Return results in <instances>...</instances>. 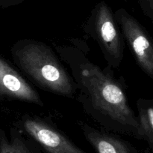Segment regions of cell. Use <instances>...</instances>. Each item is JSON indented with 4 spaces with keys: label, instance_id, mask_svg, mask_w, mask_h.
<instances>
[{
    "label": "cell",
    "instance_id": "cell-6",
    "mask_svg": "<svg viewBox=\"0 0 153 153\" xmlns=\"http://www.w3.org/2000/svg\"><path fill=\"white\" fill-rule=\"evenodd\" d=\"M0 100L20 101L44 106V103L25 77L13 65L0 57Z\"/></svg>",
    "mask_w": 153,
    "mask_h": 153
},
{
    "label": "cell",
    "instance_id": "cell-4",
    "mask_svg": "<svg viewBox=\"0 0 153 153\" xmlns=\"http://www.w3.org/2000/svg\"><path fill=\"white\" fill-rule=\"evenodd\" d=\"M13 125L31 137L43 153H87L47 118L25 113Z\"/></svg>",
    "mask_w": 153,
    "mask_h": 153
},
{
    "label": "cell",
    "instance_id": "cell-1",
    "mask_svg": "<svg viewBox=\"0 0 153 153\" xmlns=\"http://www.w3.org/2000/svg\"><path fill=\"white\" fill-rule=\"evenodd\" d=\"M54 46L59 58L70 68L77 99L85 113L103 130L140 140L137 115L113 68L94 64L78 45Z\"/></svg>",
    "mask_w": 153,
    "mask_h": 153
},
{
    "label": "cell",
    "instance_id": "cell-9",
    "mask_svg": "<svg viewBox=\"0 0 153 153\" xmlns=\"http://www.w3.org/2000/svg\"><path fill=\"white\" fill-rule=\"evenodd\" d=\"M137 121L140 128V140L153 149V100L140 98L136 101Z\"/></svg>",
    "mask_w": 153,
    "mask_h": 153
},
{
    "label": "cell",
    "instance_id": "cell-10",
    "mask_svg": "<svg viewBox=\"0 0 153 153\" xmlns=\"http://www.w3.org/2000/svg\"><path fill=\"white\" fill-rule=\"evenodd\" d=\"M143 14L153 22V0H137Z\"/></svg>",
    "mask_w": 153,
    "mask_h": 153
},
{
    "label": "cell",
    "instance_id": "cell-7",
    "mask_svg": "<svg viewBox=\"0 0 153 153\" xmlns=\"http://www.w3.org/2000/svg\"><path fill=\"white\" fill-rule=\"evenodd\" d=\"M79 125L84 137L97 153H143L117 134L98 129L84 122Z\"/></svg>",
    "mask_w": 153,
    "mask_h": 153
},
{
    "label": "cell",
    "instance_id": "cell-2",
    "mask_svg": "<svg viewBox=\"0 0 153 153\" xmlns=\"http://www.w3.org/2000/svg\"><path fill=\"white\" fill-rule=\"evenodd\" d=\"M13 62L36 86L56 95L74 98L76 86L57 52L41 40L23 38L10 47Z\"/></svg>",
    "mask_w": 153,
    "mask_h": 153
},
{
    "label": "cell",
    "instance_id": "cell-5",
    "mask_svg": "<svg viewBox=\"0 0 153 153\" xmlns=\"http://www.w3.org/2000/svg\"><path fill=\"white\" fill-rule=\"evenodd\" d=\"M114 16L137 65L145 74L153 79V44L149 33L124 8L114 12Z\"/></svg>",
    "mask_w": 153,
    "mask_h": 153
},
{
    "label": "cell",
    "instance_id": "cell-8",
    "mask_svg": "<svg viewBox=\"0 0 153 153\" xmlns=\"http://www.w3.org/2000/svg\"><path fill=\"white\" fill-rule=\"evenodd\" d=\"M0 153H43L31 137L12 126L7 134L0 129Z\"/></svg>",
    "mask_w": 153,
    "mask_h": 153
},
{
    "label": "cell",
    "instance_id": "cell-11",
    "mask_svg": "<svg viewBox=\"0 0 153 153\" xmlns=\"http://www.w3.org/2000/svg\"><path fill=\"white\" fill-rule=\"evenodd\" d=\"M28 0H0V8H7L22 4Z\"/></svg>",
    "mask_w": 153,
    "mask_h": 153
},
{
    "label": "cell",
    "instance_id": "cell-3",
    "mask_svg": "<svg viewBox=\"0 0 153 153\" xmlns=\"http://www.w3.org/2000/svg\"><path fill=\"white\" fill-rule=\"evenodd\" d=\"M98 44L108 65L117 68L124 58V42L111 8L104 0L93 8L83 27Z\"/></svg>",
    "mask_w": 153,
    "mask_h": 153
}]
</instances>
